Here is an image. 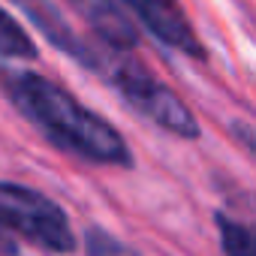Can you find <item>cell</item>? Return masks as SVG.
Returning a JSON list of instances; mask_svg holds the SVG:
<instances>
[{"label":"cell","mask_w":256,"mask_h":256,"mask_svg":"<svg viewBox=\"0 0 256 256\" xmlns=\"http://www.w3.org/2000/svg\"><path fill=\"white\" fill-rule=\"evenodd\" d=\"M0 82L16 108L60 151L102 166H130L133 154L124 136L96 112L82 106L52 78L28 70H0Z\"/></svg>","instance_id":"obj_1"},{"label":"cell","mask_w":256,"mask_h":256,"mask_svg":"<svg viewBox=\"0 0 256 256\" xmlns=\"http://www.w3.org/2000/svg\"><path fill=\"white\" fill-rule=\"evenodd\" d=\"M90 70H100L112 84L114 90L130 102L142 118L154 120L163 130L181 136V139H196L199 136V120L193 118V112L184 106V100L169 90L151 70H145L139 60L133 58H124L120 52L102 58L96 52L94 58V66Z\"/></svg>","instance_id":"obj_2"},{"label":"cell","mask_w":256,"mask_h":256,"mask_svg":"<svg viewBox=\"0 0 256 256\" xmlns=\"http://www.w3.org/2000/svg\"><path fill=\"white\" fill-rule=\"evenodd\" d=\"M0 226L48 253L76 250V235L64 208L24 184L0 181Z\"/></svg>","instance_id":"obj_3"},{"label":"cell","mask_w":256,"mask_h":256,"mask_svg":"<svg viewBox=\"0 0 256 256\" xmlns=\"http://www.w3.org/2000/svg\"><path fill=\"white\" fill-rule=\"evenodd\" d=\"M120 4L163 46H169L175 52H184V54H193V58L205 54L193 28H190V22H187V16L178 6V0H120Z\"/></svg>","instance_id":"obj_4"},{"label":"cell","mask_w":256,"mask_h":256,"mask_svg":"<svg viewBox=\"0 0 256 256\" xmlns=\"http://www.w3.org/2000/svg\"><path fill=\"white\" fill-rule=\"evenodd\" d=\"M66 4L90 24V30L108 42L114 52H126L136 46V28L126 22L114 0H66Z\"/></svg>","instance_id":"obj_5"},{"label":"cell","mask_w":256,"mask_h":256,"mask_svg":"<svg viewBox=\"0 0 256 256\" xmlns=\"http://www.w3.org/2000/svg\"><path fill=\"white\" fill-rule=\"evenodd\" d=\"M36 42L30 40V34L0 6V58H10V60H34Z\"/></svg>","instance_id":"obj_6"},{"label":"cell","mask_w":256,"mask_h":256,"mask_svg":"<svg viewBox=\"0 0 256 256\" xmlns=\"http://www.w3.org/2000/svg\"><path fill=\"white\" fill-rule=\"evenodd\" d=\"M217 232H220V244L226 256H256V232H250L247 226H241L238 220L217 214L214 217Z\"/></svg>","instance_id":"obj_7"},{"label":"cell","mask_w":256,"mask_h":256,"mask_svg":"<svg viewBox=\"0 0 256 256\" xmlns=\"http://www.w3.org/2000/svg\"><path fill=\"white\" fill-rule=\"evenodd\" d=\"M84 250L88 256H142L139 250H133L130 244H124L120 238H114L112 232L106 229H88L84 235Z\"/></svg>","instance_id":"obj_8"},{"label":"cell","mask_w":256,"mask_h":256,"mask_svg":"<svg viewBox=\"0 0 256 256\" xmlns=\"http://www.w3.org/2000/svg\"><path fill=\"white\" fill-rule=\"evenodd\" d=\"M232 133H235V139L256 157V126H250V124H232Z\"/></svg>","instance_id":"obj_9"},{"label":"cell","mask_w":256,"mask_h":256,"mask_svg":"<svg viewBox=\"0 0 256 256\" xmlns=\"http://www.w3.org/2000/svg\"><path fill=\"white\" fill-rule=\"evenodd\" d=\"M18 253V244H16V238L0 226V256H16Z\"/></svg>","instance_id":"obj_10"}]
</instances>
